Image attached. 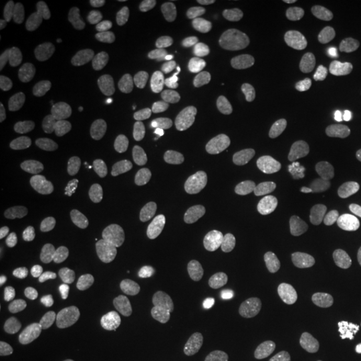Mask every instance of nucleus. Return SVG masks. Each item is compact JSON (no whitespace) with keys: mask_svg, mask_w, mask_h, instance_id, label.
<instances>
[{"mask_svg":"<svg viewBox=\"0 0 361 361\" xmlns=\"http://www.w3.org/2000/svg\"><path fill=\"white\" fill-rule=\"evenodd\" d=\"M102 229L114 241L130 240L142 232V213L128 204L109 207L102 219Z\"/></svg>","mask_w":361,"mask_h":361,"instance_id":"f257e3e1","label":"nucleus"},{"mask_svg":"<svg viewBox=\"0 0 361 361\" xmlns=\"http://www.w3.org/2000/svg\"><path fill=\"white\" fill-rule=\"evenodd\" d=\"M110 104V92L101 85H91L75 91L70 101L68 107L73 118L80 123H89L102 116Z\"/></svg>","mask_w":361,"mask_h":361,"instance_id":"f03ea898","label":"nucleus"},{"mask_svg":"<svg viewBox=\"0 0 361 361\" xmlns=\"http://www.w3.org/2000/svg\"><path fill=\"white\" fill-rule=\"evenodd\" d=\"M195 170L210 192L219 193L231 183L226 155L219 149H209L195 158Z\"/></svg>","mask_w":361,"mask_h":361,"instance_id":"7ed1b4c3","label":"nucleus"},{"mask_svg":"<svg viewBox=\"0 0 361 361\" xmlns=\"http://www.w3.org/2000/svg\"><path fill=\"white\" fill-rule=\"evenodd\" d=\"M189 114L188 102L182 98L159 101L143 116V128L150 133H161L178 125Z\"/></svg>","mask_w":361,"mask_h":361,"instance_id":"20e7f679","label":"nucleus"},{"mask_svg":"<svg viewBox=\"0 0 361 361\" xmlns=\"http://www.w3.org/2000/svg\"><path fill=\"white\" fill-rule=\"evenodd\" d=\"M214 258L213 245L205 238H195L188 243L180 255L182 274L193 281L205 277Z\"/></svg>","mask_w":361,"mask_h":361,"instance_id":"39448f33","label":"nucleus"},{"mask_svg":"<svg viewBox=\"0 0 361 361\" xmlns=\"http://www.w3.org/2000/svg\"><path fill=\"white\" fill-rule=\"evenodd\" d=\"M71 147V135L62 126H50L37 143V154L42 164L56 165L62 162Z\"/></svg>","mask_w":361,"mask_h":361,"instance_id":"423d86ee","label":"nucleus"},{"mask_svg":"<svg viewBox=\"0 0 361 361\" xmlns=\"http://www.w3.org/2000/svg\"><path fill=\"white\" fill-rule=\"evenodd\" d=\"M137 42L147 55L155 61H164L170 55V46L164 40L159 28V19L153 13L143 15L137 27Z\"/></svg>","mask_w":361,"mask_h":361,"instance_id":"0eeeda50","label":"nucleus"},{"mask_svg":"<svg viewBox=\"0 0 361 361\" xmlns=\"http://www.w3.org/2000/svg\"><path fill=\"white\" fill-rule=\"evenodd\" d=\"M40 334L49 343L67 349L80 347L87 340L86 328L70 320L50 322L42 328Z\"/></svg>","mask_w":361,"mask_h":361,"instance_id":"6e6552de","label":"nucleus"},{"mask_svg":"<svg viewBox=\"0 0 361 361\" xmlns=\"http://www.w3.org/2000/svg\"><path fill=\"white\" fill-rule=\"evenodd\" d=\"M328 150L325 145L312 142L307 146L301 159V176L310 186H319L323 183L329 169Z\"/></svg>","mask_w":361,"mask_h":361,"instance_id":"1a4fd4ad","label":"nucleus"},{"mask_svg":"<svg viewBox=\"0 0 361 361\" xmlns=\"http://www.w3.org/2000/svg\"><path fill=\"white\" fill-rule=\"evenodd\" d=\"M51 192L46 185H37L22 194L16 204V216L20 222H34L49 209Z\"/></svg>","mask_w":361,"mask_h":361,"instance_id":"9d476101","label":"nucleus"},{"mask_svg":"<svg viewBox=\"0 0 361 361\" xmlns=\"http://www.w3.org/2000/svg\"><path fill=\"white\" fill-rule=\"evenodd\" d=\"M265 336L264 325L257 320H245L232 325L224 336L222 349L228 353L258 343Z\"/></svg>","mask_w":361,"mask_h":361,"instance_id":"9b49d317","label":"nucleus"},{"mask_svg":"<svg viewBox=\"0 0 361 361\" xmlns=\"http://www.w3.org/2000/svg\"><path fill=\"white\" fill-rule=\"evenodd\" d=\"M219 119V111L212 104L194 107L185 118V134L190 141H201L213 131Z\"/></svg>","mask_w":361,"mask_h":361,"instance_id":"f8f14e48","label":"nucleus"},{"mask_svg":"<svg viewBox=\"0 0 361 361\" xmlns=\"http://www.w3.org/2000/svg\"><path fill=\"white\" fill-rule=\"evenodd\" d=\"M237 177L246 186L257 188L267 180L268 161L261 149L252 147L237 164Z\"/></svg>","mask_w":361,"mask_h":361,"instance_id":"ddd939ff","label":"nucleus"},{"mask_svg":"<svg viewBox=\"0 0 361 361\" xmlns=\"http://www.w3.org/2000/svg\"><path fill=\"white\" fill-rule=\"evenodd\" d=\"M324 26L331 39L338 43H347L353 34V19L352 13L347 6L334 4L323 11Z\"/></svg>","mask_w":361,"mask_h":361,"instance_id":"4468645a","label":"nucleus"},{"mask_svg":"<svg viewBox=\"0 0 361 361\" xmlns=\"http://www.w3.org/2000/svg\"><path fill=\"white\" fill-rule=\"evenodd\" d=\"M63 289V280L55 273H40L26 280L19 288L27 300H46L58 296Z\"/></svg>","mask_w":361,"mask_h":361,"instance_id":"2eb2a0df","label":"nucleus"},{"mask_svg":"<svg viewBox=\"0 0 361 361\" xmlns=\"http://www.w3.org/2000/svg\"><path fill=\"white\" fill-rule=\"evenodd\" d=\"M85 40L86 35L74 23L66 26L52 42L51 55L54 61L59 63L71 61L83 47Z\"/></svg>","mask_w":361,"mask_h":361,"instance_id":"dca6fc26","label":"nucleus"},{"mask_svg":"<svg viewBox=\"0 0 361 361\" xmlns=\"http://www.w3.org/2000/svg\"><path fill=\"white\" fill-rule=\"evenodd\" d=\"M102 173L104 168L98 161L80 162L67 173L66 188L71 193H86L101 180Z\"/></svg>","mask_w":361,"mask_h":361,"instance_id":"f3484780","label":"nucleus"},{"mask_svg":"<svg viewBox=\"0 0 361 361\" xmlns=\"http://www.w3.org/2000/svg\"><path fill=\"white\" fill-rule=\"evenodd\" d=\"M267 320L273 329L279 332L289 331L295 324V312L286 297L271 290L265 298Z\"/></svg>","mask_w":361,"mask_h":361,"instance_id":"a211bd4d","label":"nucleus"},{"mask_svg":"<svg viewBox=\"0 0 361 361\" xmlns=\"http://www.w3.org/2000/svg\"><path fill=\"white\" fill-rule=\"evenodd\" d=\"M71 289L78 296L92 302H107L116 296V288L104 279L95 276H80L71 281Z\"/></svg>","mask_w":361,"mask_h":361,"instance_id":"6ab92c4d","label":"nucleus"},{"mask_svg":"<svg viewBox=\"0 0 361 361\" xmlns=\"http://www.w3.org/2000/svg\"><path fill=\"white\" fill-rule=\"evenodd\" d=\"M44 107L37 95L26 94L19 98L18 126L22 133L32 134L44 123Z\"/></svg>","mask_w":361,"mask_h":361,"instance_id":"aec40b11","label":"nucleus"},{"mask_svg":"<svg viewBox=\"0 0 361 361\" xmlns=\"http://www.w3.org/2000/svg\"><path fill=\"white\" fill-rule=\"evenodd\" d=\"M70 256V246L63 241L39 243L28 250V261L39 267L49 268L63 262Z\"/></svg>","mask_w":361,"mask_h":361,"instance_id":"412c9836","label":"nucleus"},{"mask_svg":"<svg viewBox=\"0 0 361 361\" xmlns=\"http://www.w3.org/2000/svg\"><path fill=\"white\" fill-rule=\"evenodd\" d=\"M257 279L247 269H240L233 274L228 286V295L238 307H245L253 302L257 293Z\"/></svg>","mask_w":361,"mask_h":361,"instance_id":"4be33fe9","label":"nucleus"},{"mask_svg":"<svg viewBox=\"0 0 361 361\" xmlns=\"http://www.w3.org/2000/svg\"><path fill=\"white\" fill-rule=\"evenodd\" d=\"M142 257L143 249L140 244L130 240L116 241L110 252L109 264L113 271L125 273L140 264Z\"/></svg>","mask_w":361,"mask_h":361,"instance_id":"5701e85b","label":"nucleus"},{"mask_svg":"<svg viewBox=\"0 0 361 361\" xmlns=\"http://www.w3.org/2000/svg\"><path fill=\"white\" fill-rule=\"evenodd\" d=\"M323 194L326 202L335 207H353L361 198L359 188L350 180H328L324 183Z\"/></svg>","mask_w":361,"mask_h":361,"instance_id":"b1692460","label":"nucleus"},{"mask_svg":"<svg viewBox=\"0 0 361 361\" xmlns=\"http://www.w3.org/2000/svg\"><path fill=\"white\" fill-rule=\"evenodd\" d=\"M116 241L104 229L91 233L85 243V257L91 267L102 268L109 264L110 252Z\"/></svg>","mask_w":361,"mask_h":361,"instance_id":"393cba45","label":"nucleus"},{"mask_svg":"<svg viewBox=\"0 0 361 361\" xmlns=\"http://www.w3.org/2000/svg\"><path fill=\"white\" fill-rule=\"evenodd\" d=\"M162 331V320L157 313H145L135 324L134 341L140 350L154 348Z\"/></svg>","mask_w":361,"mask_h":361,"instance_id":"a878e982","label":"nucleus"},{"mask_svg":"<svg viewBox=\"0 0 361 361\" xmlns=\"http://www.w3.org/2000/svg\"><path fill=\"white\" fill-rule=\"evenodd\" d=\"M344 250L345 243L336 235H316L302 244V253L312 257L337 258L344 253Z\"/></svg>","mask_w":361,"mask_h":361,"instance_id":"bb28decb","label":"nucleus"},{"mask_svg":"<svg viewBox=\"0 0 361 361\" xmlns=\"http://www.w3.org/2000/svg\"><path fill=\"white\" fill-rule=\"evenodd\" d=\"M297 158V147L290 142L277 143L267 155L268 168L277 177L285 178L290 174Z\"/></svg>","mask_w":361,"mask_h":361,"instance_id":"cd10ccee","label":"nucleus"},{"mask_svg":"<svg viewBox=\"0 0 361 361\" xmlns=\"http://www.w3.org/2000/svg\"><path fill=\"white\" fill-rule=\"evenodd\" d=\"M186 336L194 349L202 356L210 355L216 347L213 329L204 319L189 320L186 324Z\"/></svg>","mask_w":361,"mask_h":361,"instance_id":"c85d7f7f","label":"nucleus"},{"mask_svg":"<svg viewBox=\"0 0 361 361\" xmlns=\"http://www.w3.org/2000/svg\"><path fill=\"white\" fill-rule=\"evenodd\" d=\"M49 32L50 23L47 11L42 6L31 7L27 25V42L35 49H42L47 43Z\"/></svg>","mask_w":361,"mask_h":361,"instance_id":"c756f323","label":"nucleus"},{"mask_svg":"<svg viewBox=\"0 0 361 361\" xmlns=\"http://www.w3.org/2000/svg\"><path fill=\"white\" fill-rule=\"evenodd\" d=\"M328 320L337 328L360 329L361 307L349 301H335L328 310Z\"/></svg>","mask_w":361,"mask_h":361,"instance_id":"7c9ffc66","label":"nucleus"},{"mask_svg":"<svg viewBox=\"0 0 361 361\" xmlns=\"http://www.w3.org/2000/svg\"><path fill=\"white\" fill-rule=\"evenodd\" d=\"M290 271V255L283 243H273L268 249L267 274L273 283L285 280Z\"/></svg>","mask_w":361,"mask_h":361,"instance_id":"2f4dec72","label":"nucleus"},{"mask_svg":"<svg viewBox=\"0 0 361 361\" xmlns=\"http://www.w3.org/2000/svg\"><path fill=\"white\" fill-rule=\"evenodd\" d=\"M190 75L198 83H202L207 86H217V87L226 86L231 82V77H232L228 66L221 62L194 66L190 71Z\"/></svg>","mask_w":361,"mask_h":361,"instance_id":"473e14b6","label":"nucleus"},{"mask_svg":"<svg viewBox=\"0 0 361 361\" xmlns=\"http://www.w3.org/2000/svg\"><path fill=\"white\" fill-rule=\"evenodd\" d=\"M258 18L255 13H246L245 16L238 20L233 28V44L237 51H246L255 43L258 35Z\"/></svg>","mask_w":361,"mask_h":361,"instance_id":"72a5a7b5","label":"nucleus"},{"mask_svg":"<svg viewBox=\"0 0 361 361\" xmlns=\"http://www.w3.org/2000/svg\"><path fill=\"white\" fill-rule=\"evenodd\" d=\"M74 25L86 35V38L98 39L102 34L101 22L87 1H79L73 8Z\"/></svg>","mask_w":361,"mask_h":361,"instance_id":"f704fd0d","label":"nucleus"},{"mask_svg":"<svg viewBox=\"0 0 361 361\" xmlns=\"http://www.w3.org/2000/svg\"><path fill=\"white\" fill-rule=\"evenodd\" d=\"M335 110V104L329 98L314 97L298 104L296 107V114L300 118H310L313 119V122L320 123L331 119V116Z\"/></svg>","mask_w":361,"mask_h":361,"instance_id":"c9c22d12","label":"nucleus"},{"mask_svg":"<svg viewBox=\"0 0 361 361\" xmlns=\"http://www.w3.org/2000/svg\"><path fill=\"white\" fill-rule=\"evenodd\" d=\"M30 10L31 8L28 7L26 1L20 0L10 11L8 22H7V32H8V39H11L15 44L20 43L26 37Z\"/></svg>","mask_w":361,"mask_h":361,"instance_id":"e433bc0d","label":"nucleus"},{"mask_svg":"<svg viewBox=\"0 0 361 361\" xmlns=\"http://www.w3.org/2000/svg\"><path fill=\"white\" fill-rule=\"evenodd\" d=\"M355 142L348 147L343 154L337 155L331 158L329 161V169L340 177H353L357 173V168L355 166L357 157L355 154V150L360 145L361 137L359 133L353 134Z\"/></svg>","mask_w":361,"mask_h":361,"instance_id":"4c0bfd02","label":"nucleus"},{"mask_svg":"<svg viewBox=\"0 0 361 361\" xmlns=\"http://www.w3.org/2000/svg\"><path fill=\"white\" fill-rule=\"evenodd\" d=\"M347 80L340 73H324L314 78L312 83V92L317 98H328L345 89Z\"/></svg>","mask_w":361,"mask_h":361,"instance_id":"58836bf2","label":"nucleus"},{"mask_svg":"<svg viewBox=\"0 0 361 361\" xmlns=\"http://www.w3.org/2000/svg\"><path fill=\"white\" fill-rule=\"evenodd\" d=\"M205 38V30L201 23L194 20H185L174 34V40L180 49H195Z\"/></svg>","mask_w":361,"mask_h":361,"instance_id":"ea45409f","label":"nucleus"},{"mask_svg":"<svg viewBox=\"0 0 361 361\" xmlns=\"http://www.w3.org/2000/svg\"><path fill=\"white\" fill-rule=\"evenodd\" d=\"M302 226H304V219L297 216L286 217L271 224L268 228V237L274 243L292 240V238H296L297 235H300Z\"/></svg>","mask_w":361,"mask_h":361,"instance_id":"a19ab883","label":"nucleus"},{"mask_svg":"<svg viewBox=\"0 0 361 361\" xmlns=\"http://www.w3.org/2000/svg\"><path fill=\"white\" fill-rule=\"evenodd\" d=\"M301 356V341L295 336H285L273 345L269 361H300Z\"/></svg>","mask_w":361,"mask_h":361,"instance_id":"79ce46f5","label":"nucleus"},{"mask_svg":"<svg viewBox=\"0 0 361 361\" xmlns=\"http://www.w3.org/2000/svg\"><path fill=\"white\" fill-rule=\"evenodd\" d=\"M338 209L329 202H316L307 207L304 213V224L308 226H320L335 219Z\"/></svg>","mask_w":361,"mask_h":361,"instance_id":"37998d69","label":"nucleus"},{"mask_svg":"<svg viewBox=\"0 0 361 361\" xmlns=\"http://www.w3.org/2000/svg\"><path fill=\"white\" fill-rule=\"evenodd\" d=\"M26 173L25 162L13 153L3 150L0 153V176L7 182H16Z\"/></svg>","mask_w":361,"mask_h":361,"instance_id":"c03bdc74","label":"nucleus"},{"mask_svg":"<svg viewBox=\"0 0 361 361\" xmlns=\"http://www.w3.org/2000/svg\"><path fill=\"white\" fill-rule=\"evenodd\" d=\"M313 1L310 0H288L279 11V19L285 25H292L304 19L312 11Z\"/></svg>","mask_w":361,"mask_h":361,"instance_id":"a18cd8bd","label":"nucleus"},{"mask_svg":"<svg viewBox=\"0 0 361 361\" xmlns=\"http://www.w3.org/2000/svg\"><path fill=\"white\" fill-rule=\"evenodd\" d=\"M225 52V46L219 40H209L201 43L192 52V59L197 65H207L214 63L216 59H219Z\"/></svg>","mask_w":361,"mask_h":361,"instance_id":"49530a36","label":"nucleus"},{"mask_svg":"<svg viewBox=\"0 0 361 361\" xmlns=\"http://www.w3.org/2000/svg\"><path fill=\"white\" fill-rule=\"evenodd\" d=\"M19 118V98L6 104L0 111V141H4Z\"/></svg>","mask_w":361,"mask_h":361,"instance_id":"de8ad7c7","label":"nucleus"},{"mask_svg":"<svg viewBox=\"0 0 361 361\" xmlns=\"http://www.w3.org/2000/svg\"><path fill=\"white\" fill-rule=\"evenodd\" d=\"M352 134V125L345 121L337 122L331 126H328L324 131V142L332 147L340 146L341 143L345 142Z\"/></svg>","mask_w":361,"mask_h":361,"instance_id":"09e8293b","label":"nucleus"},{"mask_svg":"<svg viewBox=\"0 0 361 361\" xmlns=\"http://www.w3.org/2000/svg\"><path fill=\"white\" fill-rule=\"evenodd\" d=\"M210 0H180V10L188 15H200L207 13L210 8Z\"/></svg>","mask_w":361,"mask_h":361,"instance_id":"8fccbe9b","label":"nucleus"},{"mask_svg":"<svg viewBox=\"0 0 361 361\" xmlns=\"http://www.w3.org/2000/svg\"><path fill=\"white\" fill-rule=\"evenodd\" d=\"M13 237V226L11 219L6 210V207H0V244L4 245Z\"/></svg>","mask_w":361,"mask_h":361,"instance_id":"3c124183","label":"nucleus"},{"mask_svg":"<svg viewBox=\"0 0 361 361\" xmlns=\"http://www.w3.org/2000/svg\"><path fill=\"white\" fill-rule=\"evenodd\" d=\"M349 247H350L352 257L355 258L356 261L361 262V224L357 226V229L355 231V233L352 234Z\"/></svg>","mask_w":361,"mask_h":361,"instance_id":"603ef678","label":"nucleus"},{"mask_svg":"<svg viewBox=\"0 0 361 361\" xmlns=\"http://www.w3.org/2000/svg\"><path fill=\"white\" fill-rule=\"evenodd\" d=\"M61 361H95L91 357L90 353L80 349H71L62 355Z\"/></svg>","mask_w":361,"mask_h":361,"instance_id":"864d4df0","label":"nucleus"},{"mask_svg":"<svg viewBox=\"0 0 361 361\" xmlns=\"http://www.w3.org/2000/svg\"><path fill=\"white\" fill-rule=\"evenodd\" d=\"M308 267L312 268V269H314V271H317V273H323V271H328L329 264H328L326 258L314 256V257L310 258Z\"/></svg>","mask_w":361,"mask_h":361,"instance_id":"5fc2aeb1","label":"nucleus"},{"mask_svg":"<svg viewBox=\"0 0 361 361\" xmlns=\"http://www.w3.org/2000/svg\"><path fill=\"white\" fill-rule=\"evenodd\" d=\"M13 43L11 39H1L0 40V59L8 58L13 51Z\"/></svg>","mask_w":361,"mask_h":361,"instance_id":"6e6d98bb","label":"nucleus"},{"mask_svg":"<svg viewBox=\"0 0 361 361\" xmlns=\"http://www.w3.org/2000/svg\"><path fill=\"white\" fill-rule=\"evenodd\" d=\"M345 116H347V113L344 110H335L332 113V116H331V119L332 121H337V122H341V119L345 118Z\"/></svg>","mask_w":361,"mask_h":361,"instance_id":"4d7b16f0","label":"nucleus"},{"mask_svg":"<svg viewBox=\"0 0 361 361\" xmlns=\"http://www.w3.org/2000/svg\"><path fill=\"white\" fill-rule=\"evenodd\" d=\"M225 204V198L224 197H216L213 201H212V207L219 209V207H224Z\"/></svg>","mask_w":361,"mask_h":361,"instance_id":"13d9d810","label":"nucleus"},{"mask_svg":"<svg viewBox=\"0 0 361 361\" xmlns=\"http://www.w3.org/2000/svg\"><path fill=\"white\" fill-rule=\"evenodd\" d=\"M157 219H158V222L164 224V222L166 221V214H165V213H159V214H158V217H157Z\"/></svg>","mask_w":361,"mask_h":361,"instance_id":"bf43d9fd","label":"nucleus"},{"mask_svg":"<svg viewBox=\"0 0 361 361\" xmlns=\"http://www.w3.org/2000/svg\"><path fill=\"white\" fill-rule=\"evenodd\" d=\"M114 83H116V86H121V85H123V79L122 78H116Z\"/></svg>","mask_w":361,"mask_h":361,"instance_id":"052dcab7","label":"nucleus"},{"mask_svg":"<svg viewBox=\"0 0 361 361\" xmlns=\"http://www.w3.org/2000/svg\"><path fill=\"white\" fill-rule=\"evenodd\" d=\"M237 3H241V4H247V3H252V0H237Z\"/></svg>","mask_w":361,"mask_h":361,"instance_id":"680f3d73","label":"nucleus"},{"mask_svg":"<svg viewBox=\"0 0 361 361\" xmlns=\"http://www.w3.org/2000/svg\"><path fill=\"white\" fill-rule=\"evenodd\" d=\"M142 361H157L155 359H153V357H147V359H145V360Z\"/></svg>","mask_w":361,"mask_h":361,"instance_id":"e2e57ef3","label":"nucleus"}]
</instances>
